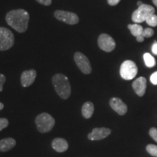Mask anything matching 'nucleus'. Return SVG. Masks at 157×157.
Here are the masks:
<instances>
[{
	"mask_svg": "<svg viewBox=\"0 0 157 157\" xmlns=\"http://www.w3.org/2000/svg\"><path fill=\"white\" fill-rule=\"evenodd\" d=\"M149 135L157 143V128L152 127L149 130Z\"/></svg>",
	"mask_w": 157,
	"mask_h": 157,
	"instance_id": "nucleus-23",
	"label": "nucleus"
},
{
	"mask_svg": "<svg viewBox=\"0 0 157 157\" xmlns=\"http://www.w3.org/2000/svg\"><path fill=\"white\" fill-rule=\"evenodd\" d=\"M3 108H4V104L0 102V111H1L2 109H3Z\"/></svg>",
	"mask_w": 157,
	"mask_h": 157,
	"instance_id": "nucleus-31",
	"label": "nucleus"
},
{
	"mask_svg": "<svg viewBox=\"0 0 157 157\" xmlns=\"http://www.w3.org/2000/svg\"><path fill=\"white\" fill-rule=\"evenodd\" d=\"M36 1L38 2L41 5L44 6H49L52 4V0H36Z\"/></svg>",
	"mask_w": 157,
	"mask_h": 157,
	"instance_id": "nucleus-26",
	"label": "nucleus"
},
{
	"mask_svg": "<svg viewBox=\"0 0 157 157\" xmlns=\"http://www.w3.org/2000/svg\"><path fill=\"white\" fill-rule=\"evenodd\" d=\"M15 144H16V141L12 137L2 139L0 140V151H8L13 147H15Z\"/></svg>",
	"mask_w": 157,
	"mask_h": 157,
	"instance_id": "nucleus-15",
	"label": "nucleus"
},
{
	"mask_svg": "<svg viewBox=\"0 0 157 157\" xmlns=\"http://www.w3.org/2000/svg\"><path fill=\"white\" fill-rule=\"evenodd\" d=\"M142 5H143V2H141V1H138V2H137V5L138 6V7H140V6H141Z\"/></svg>",
	"mask_w": 157,
	"mask_h": 157,
	"instance_id": "nucleus-30",
	"label": "nucleus"
},
{
	"mask_svg": "<svg viewBox=\"0 0 157 157\" xmlns=\"http://www.w3.org/2000/svg\"><path fill=\"white\" fill-rule=\"evenodd\" d=\"M146 22L147 24L150 26L155 27L157 25V15L155 14H153L151 15L150 17H148V18L146 20Z\"/></svg>",
	"mask_w": 157,
	"mask_h": 157,
	"instance_id": "nucleus-20",
	"label": "nucleus"
},
{
	"mask_svg": "<svg viewBox=\"0 0 157 157\" xmlns=\"http://www.w3.org/2000/svg\"><path fill=\"white\" fill-rule=\"evenodd\" d=\"M94 104L92 102H86L82 108V113L84 119H90L94 113Z\"/></svg>",
	"mask_w": 157,
	"mask_h": 157,
	"instance_id": "nucleus-16",
	"label": "nucleus"
},
{
	"mask_svg": "<svg viewBox=\"0 0 157 157\" xmlns=\"http://www.w3.org/2000/svg\"><path fill=\"white\" fill-rule=\"evenodd\" d=\"M110 106L113 111H116L118 114L123 116L126 114L127 112V105L123 101L119 98H112L109 102Z\"/></svg>",
	"mask_w": 157,
	"mask_h": 157,
	"instance_id": "nucleus-11",
	"label": "nucleus"
},
{
	"mask_svg": "<svg viewBox=\"0 0 157 157\" xmlns=\"http://www.w3.org/2000/svg\"><path fill=\"white\" fill-rule=\"evenodd\" d=\"M154 34V31L151 28H146L143 29L142 35L145 38H149V37L153 36V35Z\"/></svg>",
	"mask_w": 157,
	"mask_h": 157,
	"instance_id": "nucleus-21",
	"label": "nucleus"
},
{
	"mask_svg": "<svg viewBox=\"0 0 157 157\" xmlns=\"http://www.w3.org/2000/svg\"><path fill=\"white\" fill-rule=\"evenodd\" d=\"M155 9L152 6L143 4L133 12L132 20L135 23H143L146 21L148 17L154 14Z\"/></svg>",
	"mask_w": 157,
	"mask_h": 157,
	"instance_id": "nucleus-4",
	"label": "nucleus"
},
{
	"mask_svg": "<svg viewBox=\"0 0 157 157\" xmlns=\"http://www.w3.org/2000/svg\"><path fill=\"white\" fill-rule=\"evenodd\" d=\"M98 44L102 50L106 52H112L116 48V42L112 37L107 34H102L98 39Z\"/></svg>",
	"mask_w": 157,
	"mask_h": 157,
	"instance_id": "nucleus-9",
	"label": "nucleus"
},
{
	"mask_svg": "<svg viewBox=\"0 0 157 157\" xmlns=\"http://www.w3.org/2000/svg\"><path fill=\"white\" fill-rule=\"evenodd\" d=\"M5 81H6L5 76L3 75V74H0V92L2 91L3 85H4V84H5Z\"/></svg>",
	"mask_w": 157,
	"mask_h": 157,
	"instance_id": "nucleus-25",
	"label": "nucleus"
},
{
	"mask_svg": "<svg viewBox=\"0 0 157 157\" xmlns=\"http://www.w3.org/2000/svg\"><path fill=\"white\" fill-rule=\"evenodd\" d=\"M146 151L152 156L157 157V146L154 144H148L146 146Z\"/></svg>",
	"mask_w": 157,
	"mask_h": 157,
	"instance_id": "nucleus-19",
	"label": "nucleus"
},
{
	"mask_svg": "<svg viewBox=\"0 0 157 157\" xmlns=\"http://www.w3.org/2000/svg\"><path fill=\"white\" fill-rule=\"evenodd\" d=\"M108 3L111 6H116L120 2L121 0H107Z\"/></svg>",
	"mask_w": 157,
	"mask_h": 157,
	"instance_id": "nucleus-28",
	"label": "nucleus"
},
{
	"mask_svg": "<svg viewBox=\"0 0 157 157\" xmlns=\"http://www.w3.org/2000/svg\"><path fill=\"white\" fill-rule=\"evenodd\" d=\"M52 82L56 93L62 99L66 100L70 97L71 88L67 76L62 74H57L52 77Z\"/></svg>",
	"mask_w": 157,
	"mask_h": 157,
	"instance_id": "nucleus-2",
	"label": "nucleus"
},
{
	"mask_svg": "<svg viewBox=\"0 0 157 157\" xmlns=\"http://www.w3.org/2000/svg\"><path fill=\"white\" fill-rule=\"evenodd\" d=\"M29 14L23 9L13 10L6 15L7 24L19 33H23L28 29Z\"/></svg>",
	"mask_w": 157,
	"mask_h": 157,
	"instance_id": "nucleus-1",
	"label": "nucleus"
},
{
	"mask_svg": "<svg viewBox=\"0 0 157 157\" xmlns=\"http://www.w3.org/2000/svg\"><path fill=\"white\" fill-rule=\"evenodd\" d=\"M15 44L13 33L8 29L0 27V51L10 49Z\"/></svg>",
	"mask_w": 157,
	"mask_h": 157,
	"instance_id": "nucleus-6",
	"label": "nucleus"
},
{
	"mask_svg": "<svg viewBox=\"0 0 157 157\" xmlns=\"http://www.w3.org/2000/svg\"><path fill=\"white\" fill-rule=\"evenodd\" d=\"M151 51H152V53L155 55V56H157V42H154L153 44L152 47H151Z\"/></svg>",
	"mask_w": 157,
	"mask_h": 157,
	"instance_id": "nucleus-27",
	"label": "nucleus"
},
{
	"mask_svg": "<svg viewBox=\"0 0 157 157\" xmlns=\"http://www.w3.org/2000/svg\"><path fill=\"white\" fill-rule=\"evenodd\" d=\"M54 15L58 21L68 25L77 24L78 21H79V18H78V15L76 13H71V12L56 10L54 13Z\"/></svg>",
	"mask_w": 157,
	"mask_h": 157,
	"instance_id": "nucleus-7",
	"label": "nucleus"
},
{
	"mask_svg": "<svg viewBox=\"0 0 157 157\" xmlns=\"http://www.w3.org/2000/svg\"><path fill=\"white\" fill-rule=\"evenodd\" d=\"M36 77V71L34 69L23 71L21 76V82L23 87H27L34 83Z\"/></svg>",
	"mask_w": 157,
	"mask_h": 157,
	"instance_id": "nucleus-12",
	"label": "nucleus"
},
{
	"mask_svg": "<svg viewBox=\"0 0 157 157\" xmlns=\"http://www.w3.org/2000/svg\"><path fill=\"white\" fill-rule=\"evenodd\" d=\"M143 59H144L145 64H146L147 67L152 68L156 65V60H155L152 55H151L150 53L147 52V53L143 55Z\"/></svg>",
	"mask_w": 157,
	"mask_h": 157,
	"instance_id": "nucleus-18",
	"label": "nucleus"
},
{
	"mask_svg": "<svg viewBox=\"0 0 157 157\" xmlns=\"http://www.w3.org/2000/svg\"><path fill=\"white\" fill-rule=\"evenodd\" d=\"M52 147L55 151L59 153H63L68 150V143L63 138H58L54 139L52 142Z\"/></svg>",
	"mask_w": 157,
	"mask_h": 157,
	"instance_id": "nucleus-14",
	"label": "nucleus"
},
{
	"mask_svg": "<svg viewBox=\"0 0 157 157\" xmlns=\"http://www.w3.org/2000/svg\"><path fill=\"white\" fill-rule=\"evenodd\" d=\"M74 60L76 66L79 68L82 73L84 74H90L92 72L91 64L89 59L87 58L83 53L80 52H76L74 54Z\"/></svg>",
	"mask_w": 157,
	"mask_h": 157,
	"instance_id": "nucleus-8",
	"label": "nucleus"
},
{
	"mask_svg": "<svg viewBox=\"0 0 157 157\" xmlns=\"http://www.w3.org/2000/svg\"><path fill=\"white\" fill-rule=\"evenodd\" d=\"M111 133V130L105 127H97L93 129L87 137L90 140H101L107 137Z\"/></svg>",
	"mask_w": 157,
	"mask_h": 157,
	"instance_id": "nucleus-10",
	"label": "nucleus"
},
{
	"mask_svg": "<svg viewBox=\"0 0 157 157\" xmlns=\"http://www.w3.org/2000/svg\"><path fill=\"white\" fill-rule=\"evenodd\" d=\"M137 66L132 60H125L120 66V76L125 80L133 79L137 74Z\"/></svg>",
	"mask_w": 157,
	"mask_h": 157,
	"instance_id": "nucleus-5",
	"label": "nucleus"
},
{
	"mask_svg": "<svg viewBox=\"0 0 157 157\" xmlns=\"http://www.w3.org/2000/svg\"><path fill=\"white\" fill-rule=\"evenodd\" d=\"M146 86H147V81L146 78L143 76L137 78L135 79L132 83V87L135 93L137 95L142 97L145 95L146 90Z\"/></svg>",
	"mask_w": 157,
	"mask_h": 157,
	"instance_id": "nucleus-13",
	"label": "nucleus"
},
{
	"mask_svg": "<svg viewBox=\"0 0 157 157\" xmlns=\"http://www.w3.org/2000/svg\"><path fill=\"white\" fill-rule=\"evenodd\" d=\"M9 121L7 119L5 118H0V131L2 130L3 129H5L8 126Z\"/></svg>",
	"mask_w": 157,
	"mask_h": 157,
	"instance_id": "nucleus-22",
	"label": "nucleus"
},
{
	"mask_svg": "<svg viewBox=\"0 0 157 157\" xmlns=\"http://www.w3.org/2000/svg\"><path fill=\"white\" fill-rule=\"evenodd\" d=\"M153 1V3H154V5H156L157 7V0H152Z\"/></svg>",
	"mask_w": 157,
	"mask_h": 157,
	"instance_id": "nucleus-32",
	"label": "nucleus"
},
{
	"mask_svg": "<svg viewBox=\"0 0 157 157\" xmlns=\"http://www.w3.org/2000/svg\"><path fill=\"white\" fill-rule=\"evenodd\" d=\"M128 29H129V31H130L131 34L135 37L140 36V35H142L143 29H144L143 28V26L137 24V23H135V24H129Z\"/></svg>",
	"mask_w": 157,
	"mask_h": 157,
	"instance_id": "nucleus-17",
	"label": "nucleus"
},
{
	"mask_svg": "<svg viewBox=\"0 0 157 157\" xmlns=\"http://www.w3.org/2000/svg\"><path fill=\"white\" fill-rule=\"evenodd\" d=\"M37 129L42 133L50 132L56 124L54 118L48 113H42L38 115L35 119Z\"/></svg>",
	"mask_w": 157,
	"mask_h": 157,
	"instance_id": "nucleus-3",
	"label": "nucleus"
},
{
	"mask_svg": "<svg viewBox=\"0 0 157 157\" xmlns=\"http://www.w3.org/2000/svg\"><path fill=\"white\" fill-rule=\"evenodd\" d=\"M144 38H145V37L143 36V35H140V36L136 37V40L138 42H143V41H144Z\"/></svg>",
	"mask_w": 157,
	"mask_h": 157,
	"instance_id": "nucleus-29",
	"label": "nucleus"
},
{
	"mask_svg": "<svg viewBox=\"0 0 157 157\" xmlns=\"http://www.w3.org/2000/svg\"><path fill=\"white\" fill-rule=\"evenodd\" d=\"M150 81L153 84L157 85V71L153 73L150 76Z\"/></svg>",
	"mask_w": 157,
	"mask_h": 157,
	"instance_id": "nucleus-24",
	"label": "nucleus"
}]
</instances>
